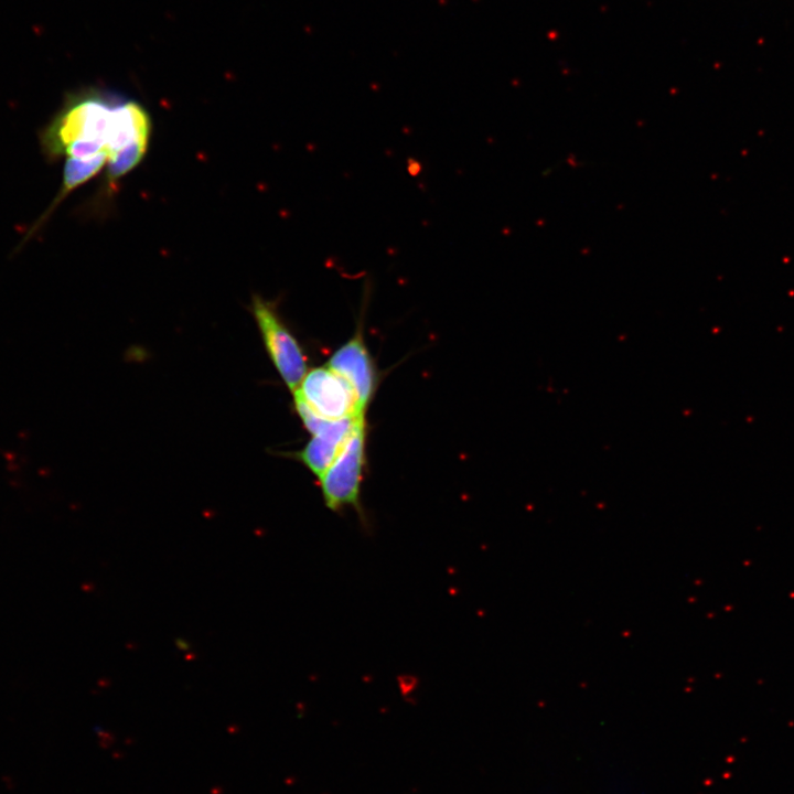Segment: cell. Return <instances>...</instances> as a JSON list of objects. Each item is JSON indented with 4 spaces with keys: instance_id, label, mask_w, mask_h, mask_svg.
<instances>
[{
    "instance_id": "1",
    "label": "cell",
    "mask_w": 794,
    "mask_h": 794,
    "mask_svg": "<svg viewBox=\"0 0 794 794\" xmlns=\"http://www.w3.org/2000/svg\"><path fill=\"white\" fill-rule=\"evenodd\" d=\"M119 97L96 88L72 96L44 132L46 151L60 157L73 143L90 142L108 152L112 114Z\"/></svg>"
},
{
    "instance_id": "2",
    "label": "cell",
    "mask_w": 794,
    "mask_h": 794,
    "mask_svg": "<svg viewBox=\"0 0 794 794\" xmlns=\"http://www.w3.org/2000/svg\"><path fill=\"white\" fill-rule=\"evenodd\" d=\"M365 452L364 415L358 417L344 447L319 479L325 505L332 511L361 509L360 492Z\"/></svg>"
},
{
    "instance_id": "3",
    "label": "cell",
    "mask_w": 794,
    "mask_h": 794,
    "mask_svg": "<svg viewBox=\"0 0 794 794\" xmlns=\"http://www.w3.org/2000/svg\"><path fill=\"white\" fill-rule=\"evenodd\" d=\"M251 309L276 369L288 388L297 390L307 374V360L301 346L283 324L272 303L255 296Z\"/></svg>"
},
{
    "instance_id": "4",
    "label": "cell",
    "mask_w": 794,
    "mask_h": 794,
    "mask_svg": "<svg viewBox=\"0 0 794 794\" xmlns=\"http://www.w3.org/2000/svg\"><path fill=\"white\" fill-rule=\"evenodd\" d=\"M297 390L323 419L341 420L364 415L352 385L326 365L307 373Z\"/></svg>"
},
{
    "instance_id": "5",
    "label": "cell",
    "mask_w": 794,
    "mask_h": 794,
    "mask_svg": "<svg viewBox=\"0 0 794 794\" xmlns=\"http://www.w3.org/2000/svg\"><path fill=\"white\" fill-rule=\"evenodd\" d=\"M326 366L345 378L356 393L360 408L365 411L376 385L375 369L361 337L357 335L336 350Z\"/></svg>"
},
{
    "instance_id": "6",
    "label": "cell",
    "mask_w": 794,
    "mask_h": 794,
    "mask_svg": "<svg viewBox=\"0 0 794 794\" xmlns=\"http://www.w3.org/2000/svg\"><path fill=\"white\" fill-rule=\"evenodd\" d=\"M361 416L328 421L297 453L298 459L320 479L344 447Z\"/></svg>"
},
{
    "instance_id": "7",
    "label": "cell",
    "mask_w": 794,
    "mask_h": 794,
    "mask_svg": "<svg viewBox=\"0 0 794 794\" xmlns=\"http://www.w3.org/2000/svg\"><path fill=\"white\" fill-rule=\"evenodd\" d=\"M107 153H101L90 159L68 157L64 167L62 193L60 197L65 196L68 192L95 176L103 167L107 164Z\"/></svg>"
},
{
    "instance_id": "8",
    "label": "cell",
    "mask_w": 794,
    "mask_h": 794,
    "mask_svg": "<svg viewBox=\"0 0 794 794\" xmlns=\"http://www.w3.org/2000/svg\"><path fill=\"white\" fill-rule=\"evenodd\" d=\"M149 143H137L130 146L108 158L106 181L112 186L119 179L133 170L143 159Z\"/></svg>"
}]
</instances>
